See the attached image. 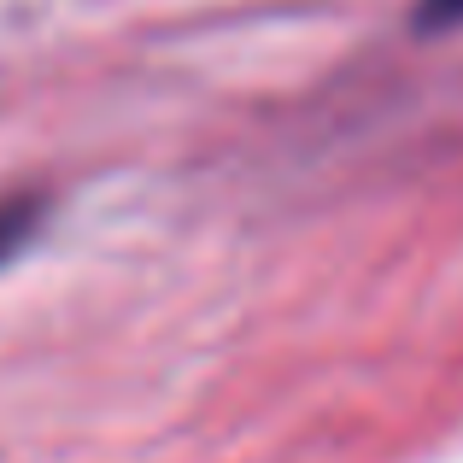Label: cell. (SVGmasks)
<instances>
[{
	"instance_id": "obj_1",
	"label": "cell",
	"mask_w": 463,
	"mask_h": 463,
	"mask_svg": "<svg viewBox=\"0 0 463 463\" xmlns=\"http://www.w3.org/2000/svg\"><path fill=\"white\" fill-rule=\"evenodd\" d=\"M42 217H47L42 194H0V264H6L12 252L30 247V235H35Z\"/></svg>"
},
{
	"instance_id": "obj_2",
	"label": "cell",
	"mask_w": 463,
	"mask_h": 463,
	"mask_svg": "<svg viewBox=\"0 0 463 463\" xmlns=\"http://www.w3.org/2000/svg\"><path fill=\"white\" fill-rule=\"evenodd\" d=\"M422 30H463V0H417Z\"/></svg>"
}]
</instances>
